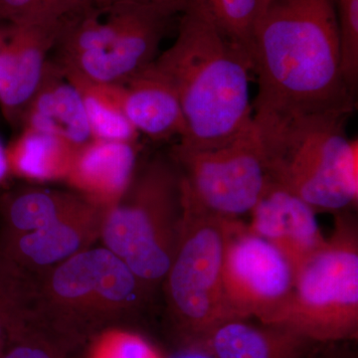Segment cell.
<instances>
[{
    "label": "cell",
    "instance_id": "6da1fadb",
    "mask_svg": "<svg viewBox=\"0 0 358 358\" xmlns=\"http://www.w3.org/2000/svg\"><path fill=\"white\" fill-rule=\"evenodd\" d=\"M249 56L258 82L253 115L348 117L355 94L341 71L334 0H270Z\"/></svg>",
    "mask_w": 358,
    "mask_h": 358
},
{
    "label": "cell",
    "instance_id": "7a4b0ae2",
    "mask_svg": "<svg viewBox=\"0 0 358 358\" xmlns=\"http://www.w3.org/2000/svg\"><path fill=\"white\" fill-rule=\"evenodd\" d=\"M181 14L176 41L152 65L180 103L185 129L178 145L218 147L253 124L251 59L204 11L187 7Z\"/></svg>",
    "mask_w": 358,
    "mask_h": 358
},
{
    "label": "cell",
    "instance_id": "3957f363",
    "mask_svg": "<svg viewBox=\"0 0 358 358\" xmlns=\"http://www.w3.org/2000/svg\"><path fill=\"white\" fill-rule=\"evenodd\" d=\"M348 117L253 115L268 176L315 211H345L358 203V143Z\"/></svg>",
    "mask_w": 358,
    "mask_h": 358
},
{
    "label": "cell",
    "instance_id": "277c9868",
    "mask_svg": "<svg viewBox=\"0 0 358 358\" xmlns=\"http://www.w3.org/2000/svg\"><path fill=\"white\" fill-rule=\"evenodd\" d=\"M147 285L106 247H90L34 278L37 329L68 346L140 307Z\"/></svg>",
    "mask_w": 358,
    "mask_h": 358
},
{
    "label": "cell",
    "instance_id": "5b68a950",
    "mask_svg": "<svg viewBox=\"0 0 358 358\" xmlns=\"http://www.w3.org/2000/svg\"><path fill=\"white\" fill-rule=\"evenodd\" d=\"M182 216L180 171L173 159H155L103 210L100 240L150 287L164 281L171 267Z\"/></svg>",
    "mask_w": 358,
    "mask_h": 358
},
{
    "label": "cell",
    "instance_id": "8992f818",
    "mask_svg": "<svg viewBox=\"0 0 358 358\" xmlns=\"http://www.w3.org/2000/svg\"><path fill=\"white\" fill-rule=\"evenodd\" d=\"M333 234L294 273L293 292L268 326L315 343L358 336V230L355 217L336 213Z\"/></svg>",
    "mask_w": 358,
    "mask_h": 358
},
{
    "label": "cell",
    "instance_id": "52a82bcc",
    "mask_svg": "<svg viewBox=\"0 0 358 358\" xmlns=\"http://www.w3.org/2000/svg\"><path fill=\"white\" fill-rule=\"evenodd\" d=\"M178 248L164 278L167 307L183 343L239 319L226 298L223 261L228 222L185 203Z\"/></svg>",
    "mask_w": 358,
    "mask_h": 358
},
{
    "label": "cell",
    "instance_id": "ba28073f",
    "mask_svg": "<svg viewBox=\"0 0 358 358\" xmlns=\"http://www.w3.org/2000/svg\"><path fill=\"white\" fill-rule=\"evenodd\" d=\"M171 159L180 171L182 201L225 219L251 213L271 180L254 122L218 147L176 145Z\"/></svg>",
    "mask_w": 358,
    "mask_h": 358
},
{
    "label": "cell",
    "instance_id": "9c48e42d",
    "mask_svg": "<svg viewBox=\"0 0 358 358\" xmlns=\"http://www.w3.org/2000/svg\"><path fill=\"white\" fill-rule=\"evenodd\" d=\"M294 271L272 244L230 219L223 261L226 298L239 319L270 324L293 292Z\"/></svg>",
    "mask_w": 358,
    "mask_h": 358
},
{
    "label": "cell",
    "instance_id": "30bf717a",
    "mask_svg": "<svg viewBox=\"0 0 358 358\" xmlns=\"http://www.w3.org/2000/svg\"><path fill=\"white\" fill-rule=\"evenodd\" d=\"M107 10L115 32L103 50L83 54L61 67L96 83L122 85L140 74L159 56L169 16L157 9L131 2L114 4Z\"/></svg>",
    "mask_w": 358,
    "mask_h": 358
},
{
    "label": "cell",
    "instance_id": "8fae6325",
    "mask_svg": "<svg viewBox=\"0 0 358 358\" xmlns=\"http://www.w3.org/2000/svg\"><path fill=\"white\" fill-rule=\"evenodd\" d=\"M6 23L0 27V107L7 121L20 124L66 22Z\"/></svg>",
    "mask_w": 358,
    "mask_h": 358
},
{
    "label": "cell",
    "instance_id": "7c38bea8",
    "mask_svg": "<svg viewBox=\"0 0 358 358\" xmlns=\"http://www.w3.org/2000/svg\"><path fill=\"white\" fill-rule=\"evenodd\" d=\"M103 210L90 202L35 232L2 237L0 256L24 274L38 277L100 240Z\"/></svg>",
    "mask_w": 358,
    "mask_h": 358
},
{
    "label": "cell",
    "instance_id": "4fadbf2b",
    "mask_svg": "<svg viewBox=\"0 0 358 358\" xmlns=\"http://www.w3.org/2000/svg\"><path fill=\"white\" fill-rule=\"evenodd\" d=\"M250 214V230L279 250L294 273L326 243L312 207L272 179Z\"/></svg>",
    "mask_w": 358,
    "mask_h": 358
},
{
    "label": "cell",
    "instance_id": "5bb4252c",
    "mask_svg": "<svg viewBox=\"0 0 358 358\" xmlns=\"http://www.w3.org/2000/svg\"><path fill=\"white\" fill-rule=\"evenodd\" d=\"M138 145L92 138L78 148L65 182L71 190L106 209L124 196L136 173Z\"/></svg>",
    "mask_w": 358,
    "mask_h": 358
},
{
    "label": "cell",
    "instance_id": "9a60e30c",
    "mask_svg": "<svg viewBox=\"0 0 358 358\" xmlns=\"http://www.w3.org/2000/svg\"><path fill=\"white\" fill-rule=\"evenodd\" d=\"M20 126L53 134L76 148L93 138L81 94L54 59H49Z\"/></svg>",
    "mask_w": 358,
    "mask_h": 358
},
{
    "label": "cell",
    "instance_id": "2e32d148",
    "mask_svg": "<svg viewBox=\"0 0 358 358\" xmlns=\"http://www.w3.org/2000/svg\"><path fill=\"white\" fill-rule=\"evenodd\" d=\"M152 64L122 84L124 115L138 134L152 140L180 138L185 124L178 96Z\"/></svg>",
    "mask_w": 358,
    "mask_h": 358
},
{
    "label": "cell",
    "instance_id": "e0dca14e",
    "mask_svg": "<svg viewBox=\"0 0 358 358\" xmlns=\"http://www.w3.org/2000/svg\"><path fill=\"white\" fill-rule=\"evenodd\" d=\"M194 341L214 358H303L315 345L288 329L244 319L224 322Z\"/></svg>",
    "mask_w": 358,
    "mask_h": 358
},
{
    "label": "cell",
    "instance_id": "ac0fdd59",
    "mask_svg": "<svg viewBox=\"0 0 358 358\" xmlns=\"http://www.w3.org/2000/svg\"><path fill=\"white\" fill-rule=\"evenodd\" d=\"M88 203L89 200L73 190L41 187L14 190L7 193L1 201L2 237L35 232Z\"/></svg>",
    "mask_w": 358,
    "mask_h": 358
},
{
    "label": "cell",
    "instance_id": "d6986e66",
    "mask_svg": "<svg viewBox=\"0 0 358 358\" xmlns=\"http://www.w3.org/2000/svg\"><path fill=\"white\" fill-rule=\"evenodd\" d=\"M77 150L53 134L21 129L6 148L9 174L33 182L65 181Z\"/></svg>",
    "mask_w": 358,
    "mask_h": 358
},
{
    "label": "cell",
    "instance_id": "ffe728a7",
    "mask_svg": "<svg viewBox=\"0 0 358 358\" xmlns=\"http://www.w3.org/2000/svg\"><path fill=\"white\" fill-rule=\"evenodd\" d=\"M62 69L81 94L93 138L138 143L140 134L122 109V85L96 83L72 71Z\"/></svg>",
    "mask_w": 358,
    "mask_h": 358
},
{
    "label": "cell",
    "instance_id": "44dd1931",
    "mask_svg": "<svg viewBox=\"0 0 358 358\" xmlns=\"http://www.w3.org/2000/svg\"><path fill=\"white\" fill-rule=\"evenodd\" d=\"M270 0H216L209 17L224 35L248 52L254 28Z\"/></svg>",
    "mask_w": 358,
    "mask_h": 358
},
{
    "label": "cell",
    "instance_id": "7402d4cb",
    "mask_svg": "<svg viewBox=\"0 0 358 358\" xmlns=\"http://www.w3.org/2000/svg\"><path fill=\"white\" fill-rule=\"evenodd\" d=\"M86 358H166L140 334L108 327L92 336Z\"/></svg>",
    "mask_w": 358,
    "mask_h": 358
},
{
    "label": "cell",
    "instance_id": "603a6c76",
    "mask_svg": "<svg viewBox=\"0 0 358 358\" xmlns=\"http://www.w3.org/2000/svg\"><path fill=\"white\" fill-rule=\"evenodd\" d=\"M338 15L341 71L355 91L358 81V0H334Z\"/></svg>",
    "mask_w": 358,
    "mask_h": 358
},
{
    "label": "cell",
    "instance_id": "cb8c5ba5",
    "mask_svg": "<svg viewBox=\"0 0 358 358\" xmlns=\"http://www.w3.org/2000/svg\"><path fill=\"white\" fill-rule=\"evenodd\" d=\"M67 348L40 331H31L11 341L0 358H70Z\"/></svg>",
    "mask_w": 358,
    "mask_h": 358
},
{
    "label": "cell",
    "instance_id": "d4e9b609",
    "mask_svg": "<svg viewBox=\"0 0 358 358\" xmlns=\"http://www.w3.org/2000/svg\"><path fill=\"white\" fill-rule=\"evenodd\" d=\"M0 20L14 24L63 22L52 17L44 0H0Z\"/></svg>",
    "mask_w": 358,
    "mask_h": 358
},
{
    "label": "cell",
    "instance_id": "484cf974",
    "mask_svg": "<svg viewBox=\"0 0 358 358\" xmlns=\"http://www.w3.org/2000/svg\"><path fill=\"white\" fill-rule=\"evenodd\" d=\"M122 2H131V3L152 7L171 17V16L182 13L185 10L188 0H88L87 7L105 9L114 6V4L122 3Z\"/></svg>",
    "mask_w": 358,
    "mask_h": 358
},
{
    "label": "cell",
    "instance_id": "4316f807",
    "mask_svg": "<svg viewBox=\"0 0 358 358\" xmlns=\"http://www.w3.org/2000/svg\"><path fill=\"white\" fill-rule=\"evenodd\" d=\"M87 1L88 0H44V3L54 20L66 22L82 13L87 7Z\"/></svg>",
    "mask_w": 358,
    "mask_h": 358
},
{
    "label": "cell",
    "instance_id": "83f0119b",
    "mask_svg": "<svg viewBox=\"0 0 358 358\" xmlns=\"http://www.w3.org/2000/svg\"><path fill=\"white\" fill-rule=\"evenodd\" d=\"M339 343H315L303 358H352L338 348Z\"/></svg>",
    "mask_w": 358,
    "mask_h": 358
},
{
    "label": "cell",
    "instance_id": "f1b7e54d",
    "mask_svg": "<svg viewBox=\"0 0 358 358\" xmlns=\"http://www.w3.org/2000/svg\"><path fill=\"white\" fill-rule=\"evenodd\" d=\"M176 358H214L199 341L183 343L182 350Z\"/></svg>",
    "mask_w": 358,
    "mask_h": 358
},
{
    "label": "cell",
    "instance_id": "f546056e",
    "mask_svg": "<svg viewBox=\"0 0 358 358\" xmlns=\"http://www.w3.org/2000/svg\"><path fill=\"white\" fill-rule=\"evenodd\" d=\"M215 1L216 0H188L186 8L187 7H195V8L204 11L209 16Z\"/></svg>",
    "mask_w": 358,
    "mask_h": 358
},
{
    "label": "cell",
    "instance_id": "4dcf8cb0",
    "mask_svg": "<svg viewBox=\"0 0 358 358\" xmlns=\"http://www.w3.org/2000/svg\"><path fill=\"white\" fill-rule=\"evenodd\" d=\"M9 174L8 162H7L6 148L0 141V183L4 181Z\"/></svg>",
    "mask_w": 358,
    "mask_h": 358
},
{
    "label": "cell",
    "instance_id": "1f68e13d",
    "mask_svg": "<svg viewBox=\"0 0 358 358\" xmlns=\"http://www.w3.org/2000/svg\"><path fill=\"white\" fill-rule=\"evenodd\" d=\"M10 341V331L4 320L0 317V355L4 352L7 345Z\"/></svg>",
    "mask_w": 358,
    "mask_h": 358
}]
</instances>
